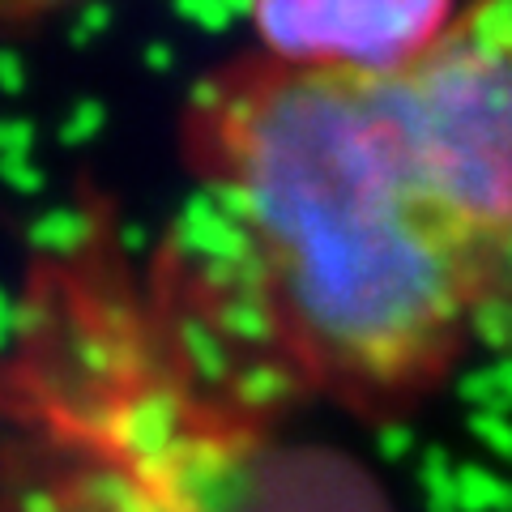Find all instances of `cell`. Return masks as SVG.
Segmentation results:
<instances>
[{
	"mask_svg": "<svg viewBox=\"0 0 512 512\" xmlns=\"http://www.w3.org/2000/svg\"><path fill=\"white\" fill-rule=\"evenodd\" d=\"M175 146L299 393L389 423L483 350L474 286L414 180L384 77L231 56L184 94Z\"/></svg>",
	"mask_w": 512,
	"mask_h": 512,
	"instance_id": "obj_1",
	"label": "cell"
},
{
	"mask_svg": "<svg viewBox=\"0 0 512 512\" xmlns=\"http://www.w3.org/2000/svg\"><path fill=\"white\" fill-rule=\"evenodd\" d=\"M414 180L483 316V350L512 346V0H466L406 69L384 73Z\"/></svg>",
	"mask_w": 512,
	"mask_h": 512,
	"instance_id": "obj_2",
	"label": "cell"
},
{
	"mask_svg": "<svg viewBox=\"0 0 512 512\" xmlns=\"http://www.w3.org/2000/svg\"><path fill=\"white\" fill-rule=\"evenodd\" d=\"M457 13L461 0H248L252 52L355 77L406 69Z\"/></svg>",
	"mask_w": 512,
	"mask_h": 512,
	"instance_id": "obj_3",
	"label": "cell"
},
{
	"mask_svg": "<svg viewBox=\"0 0 512 512\" xmlns=\"http://www.w3.org/2000/svg\"><path fill=\"white\" fill-rule=\"evenodd\" d=\"M73 5H86V0H0V43L35 35L39 26L69 13Z\"/></svg>",
	"mask_w": 512,
	"mask_h": 512,
	"instance_id": "obj_4",
	"label": "cell"
}]
</instances>
